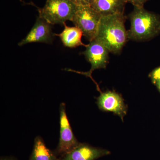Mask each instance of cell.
<instances>
[{
	"mask_svg": "<svg viewBox=\"0 0 160 160\" xmlns=\"http://www.w3.org/2000/svg\"><path fill=\"white\" fill-rule=\"evenodd\" d=\"M124 14L102 16L95 38L114 54L120 53L128 39Z\"/></svg>",
	"mask_w": 160,
	"mask_h": 160,
	"instance_id": "cell-1",
	"label": "cell"
},
{
	"mask_svg": "<svg viewBox=\"0 0 160 160\" xmlns=\"http://www.w3.org/2000/svg\"><path fill=\"white\" fill-rule=\"evenodd\" d=\"M130 28L128 38L135 41H145L151 38L160 30L159 18L144 7H134L129 15Z\"/></svg>",
	"mask_w": 160,
	"mask_h": 160,
	"instance_id": "cell-2",
	"label": "cell"
},
{
	"mask_svg": "<svg viewBox=\"0 0 160 160\" xmlns=\"http://www.w3.org/2000/svg\"><path fill=\"white\" fill-rule=\"evenodd\" d=\"M77 5L68 0H47L40 9L39 17L50 25L66 24L72 21Z\"/></svg>",
	"mask_w": 160,
	"mask_h": 160,
	"instance_id": "cell-3",
	"label": "cell"
},
{
	"mask_svg": "<svg viewBox=\"0 0 160 160\" xmlns=\"http://www.w3.org/2000/svg\"><path fill=\"white\" fill-rule=\"evenodd\" d=\"M102 16L89 5H79L72 22L82 32L83 35L91 42L96 37Z\"/></svg>",
	"mask_w": 160,
	"mask_h": 160,
	"instance_id": "cell-4",
	"label": "cell"
},
{
	"mask_svg": "<svg viewBox=\"0 0 160 160\" xmlns=\"http://www.w3.org/2000/svg\"><path fill=\"white\" fill-rule=\"evenodd\" d=\"M59 113V141L55 153L61 157L72 151L80 143L78 142L72 129L66 114V104L64 103L60 104Z\"/></svg>",
	"mask_w": 160,
	"mask_h": 160,
	"instance_id": "cell-5",
	"label": "cell"
},
{
	"mask_svg": "<svg viewBox=\"0 0 160 160\" xmlns=\"http://www.w3.org/2000/svg\"><path fill=\"white\" fill-rule=\"evenodd\" d=\"M86 46L83 52L86 60L90 63L91 68L89 72H84L85 75L91 78L92 72L96 69H105L109 62V50L98 40L94 39Z\"/></svg>",
	"mask_w": 160,
	"mask_h": 160,
	"instance_id": "cell-6",
	"label": "cell"
},
{
	"mask_svg": "<svg viewBox=\"0 0 160 160\" xmlns=\"http://www.w3.org/2000/svg\"><path fill=\"white\" fill-rule=\"evenodd\" d=\"M97 103L100 110L113 112L119 116L122 121L127 113V108L122 98L114 92H101Z\"/></svg>",
	"mask_w": 160,
	"mask_h": 160,
	"instance_id": "cell-7",
	"label": "cell"
},
{
	"mask_svg": "<svg viewBox=\"0 0 160 160\" xmlns=\"http://www.w3.org/2000/svg\"><path fill=\"white\" fill-rule=\"evenodd\" d=\"M52 34L50 24L39 17L29 33L18 43L22 46L28 43H50L52 42Z\"/></svg>",
	"mask_w": 160,
	"mask_h": 160,
	"instance_id": "cell-8",
	"label": "cell"
},
{
	"mask_svg": "<svg viewBox=\"0 0 160 160\" xmlns=\"http://www.w3.org/2000/svg\"><path fill=\"white\" fill-rule=\"evenodd\" d=\"M109 154L106 149L80 143L72 151L59 158V160H96Z\"/></svg>",
	"mask_w": 160,
	"mask_h": 160,
	"instance_id": "cell-9",
	"label": "cell"
},
{
	"mask_svg": "<svg viewBox=\"0 0 160 160\" xmlns=\"http://www.w3.org/2000/svg\"><path fill=\"white\" fill-rule=\"evenodd\" d=\"M126 0H92L90 6L102 16L124 14Z\"/></svg>",
	"mask_w": 160,
	"mask_h": 160,
	"instance_id": "cell-10",
	"label": "cell"
},
{
	"mask_svg": "<svg viewBox=\"0 0 160 160\" xmlns=\"http://www.w3.org/2000/svg\"><path fill=\"white\" fill-rule=\"evenodd\" d=\"M65 29L59 34H55L61 39L63 45L69 48H75L81 46H85L82 42L83 32L76 26L69 27L64 24Z\"/></svg>",
	"mask_w": 160,
	"mask_h": 160,
	"instance_id": "cell-11",
	"label": "cell"
},
{
	"mask_svg": "<svg viewBox=\"0 0 160 160\" xmlns=\"http://www.w3.org/2000/svg\"><path fill=\"white\" fill-rule=\"evenodd\" d=\"M29 160H59V158L46 147L41 137L37 136Z\"/></svg>",
	"mask_w": 160,
	"mask_h": 160,
	"instance_id": "cell-12",
	"label": "cell"
},
{
	"mask_svg": "<svg viewBox=\"0 0 160 160\" xmlns=\"http://www.w3.org/2000/svg\"><path fill=\"white\" fill-rule=\"evenodd\" d=\"M148 0H126V2L131 3L134 7H144Z\"/></svg>",
	"mask_w": 160,
	"mask_h": 160,
	"instance_id": "cell-13",
	"label": "cell"
},
{
	"mask_svg": "<svg viewBox=\"0 0 160 160\" xmlns=\"http://www.w3.org/2000/svg\"><path fill=\"white\" fill-rule=\"evenodd\" d=\"M150 76L153 82L156 80H160V67L154 69Z\"/></svg>",
	"mask_w": 160,
	"mask_h": 160,
	"instance_id": "cell-14",
	"label": "cell"
},
{
	"mask_svg": "<svg viewBox=\"0 0 160 160\" xmlns=\"http://www.w3.org/2000/svg\"><path fill=\"white\" fill-rule=\"evenodd\" d=\"M92 0H79L81 5H89L90 6Z\"/></svg>",
	"mask_w": 160,
	"mask_h": 160,
	"instance_id": "cell-15",
	"label": "cell"
},
{
	"mask_svg": "<svg viewBox=\"0 0 160 160\" xmlns=\"http://www.w3.org/2000/svg\"><path fill=\"white\" fill-rule=\"evenodd\" d=\"M154 82L156 84V86H157L158 89L160 92V80H156V81H154Z\"/></svg>",
	"mask_w": 160,
	"mask_h": 160,
	"instance_id": "cell-16",
	"label": "cell"
},
{
	"mask_svg": "<svg viewBox=\"0 0 160 160\" xmlns=\"http://www.w3.org/2000/svg\"><path fill=\"white\" fill-rule=\"evenodd\" d=\"M0 160H16L11 157H2Z\"/></svg>",
	"mask_w": 160,
	"mask_h": 160,
	"instance_id": "cell-17",
	"label": "cell"
},
{
	"mask_svg": "<svg viewBox=\"0 0 160 160\" xmlns=\"http://www.w3.org/2000/svg\"><path fill=\"white\" fill-rule=\"evenodd\" d=\"M68 1H71V2H73L74 3H75L77 6H79V5H81V4H80L79 1V0H68Z\"/></svg>",
	"mask_w": 160,
	"mask_h": 160,
	"instance_id": "cell-18",
	"label": "cell"
}]
</instances>
